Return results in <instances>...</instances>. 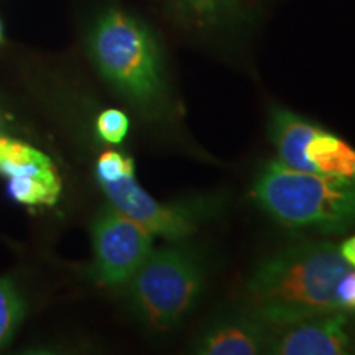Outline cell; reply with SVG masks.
Wrapping results in <instances>:
<instances>
[{
    "instance_id": "cell-8",
    "label": "cell",
    "mask_w": 355,
    "mask_h": 355,
    "mask_svg": "<svg viewBox=\"0 0 355 355\" xmlns=\"http://www.w3.org/2000/svg\"><path fill=\"white\" fill-rule=\"evenodd\" d=\"M352 349L344 314L329 313L272 329L266 352L277 355H343Z\"/></svg>"
},
{
    "instance_id": "cell-10",
    "label": "cell",
    "mask_w": 355,
    "mask_h": 355,
    "mask_svg": "<svg viewBox=\"0 0 355 355\" xmlns=\"http://www.w3.org/2000/svg\"><path fill=\"white\" fill-rule=\"evenodd\" d=\"M298 171L355 180V150L334 133L314 125L304 144Z\"/></svg>"
},
{
    "instance_id": "cell-7",
    "label": "cell",
    "mask_w": 355,
    "mask_h": 355,
    "mask_svg": "<svg viewBox=\"0 0 355 355\" xmlns=\"http://www.w3.org/2000/svg\"><path fill=\"white\" fill-rule=\"evenodd\" d=\"M0 176L6 178L8 196L26 207H51L63 193L55 162L42 150L6 135H0Z\"/></svg>"
},
{
    "instance_id": "cell-5",
    "label": "cell",
    "mask_w": 355,
    "mask_h": 355,
    "mask_svg": "<svg viewBox=\"0 0 355 355\" xmlns=\"http://www.w3.org/2000/svg\"><path fill=\"white\" fill-rule=\"evenodd\" d=\"M94 175L110 206L170 242L188 239L219 207L216 199L175 204L157 201L137 180L133 158L114 148L97 157Z\"/></svg>"
},
{
    "instance_id": "cell-2",
    "label": "cell",
    "mask_w": 355,
    "mask_h": 355,
    "mask_svg": "<svg viewBox=\"0 0 355 355\" xmlns=\"http://www.w3.org/2000/svg\"><path fill=\"white\" fill-rule=\"evenodd\" d=\"M87 50L101 76L145 119H173L162 46L145 21L110 7L89 30Z\"/></svg>"
},
{
    "instance_id": "cell-11",
    "label": "cell",
    "mask_w": 355,
    "mask_h": 355,
    "mask_svg": "<svg viewBox=\"0 0 355 355\" xmlns=\"http://www.w3.org/2000/svg\"><path fill=\"white\" fill-rule=\"evenodd\" d=\"M248 0H168L178 21L198 32H211L234 20Z\"/></svg>"
},
{
    "instance_id": "cell-17",
    "label": "cell",
    "mask_w": 355,
    "mask_h": 355,
    "mask_svg": "<svg viewBox=\"0 0 355 355\" xmlns=\"http://www.w3.org/2000/svg\"><path fill=\"white\" fill-rule=\"evenodd\" d=\"M0 135H2V123H0Z\"/></svg>"
},
{
    "instance_id": "cell-14",
    "label": "cell",
    "mask_w": 355,
    "mask_h": 355,
    "mask_svg": "<svg viewBox=\"0 0 355 355\" xmlns=\"http://www.w3.org/2000/svg\"><path fill=\"white\" fill-rule=\"evenodd\" d=\"M337 303L340 309H355V270L352 268L337 285Z\"/></svg>"
},
{
    "instance_id": "cell-3",
    "label": "cell",
    "mask_w": 355,
    "mask_h": 355,
    "mask_svg": "<svg viewBox=\"0 0 355 355\" xmlns=\"http://www.w3.org/2000/svg\"><path fill=\"white\" fill-rule=\"evenodd\" d=\"M252 198L290 229L332 234L355 227V180L291 170L270 162L257 173Z\"/></svg>"
},
{
    "instance_id": "cell-9",
    "label": "cell",
    "mask_w": 355,
    "mask_h": 355,
    "mask_svg": "<svg viewBox=\"0 0 355 355\" xmlns=\"http://www.w3.org/2000/svg\"><path fill=\"white\" fill-rule=\"evenodd\" d=\"M270 327L252 316L229 318L202 332L194 352L201 355H255L266 352Z\"/></svg>"
},
{
    "instance_id": "cell-12",
    "label": "cell",
    "mask_w": 355,
    "mask_h": 355,
    "mask_svg": "<svg viewBox=\"0 0 355 355\" xmlns=\"http://www.w3.org/2000/svg\"><path fill=\"white\" fill-rule=\"evenodd\" d=\"M25 318V301L12 279L0 277V350L7 347Z\"/></svg>"
},
{
    "instance_id": "cell-15",
    "label": "cell",
    "mask_w": 355,
    "mask_h": 355,
    "mask_svg": "<svg viewBox=\"0 0 355 355\" xmlns=\"http://www.w3.org/2000/svg\"><path fill=\"white\" fill-rule=\"evenodd\" d=\"M339 252L340 255H343V259L347 261L352 268H355V235L345 239V241L340 243Z\"/></svg>"
},
{
    "instance_id": "cell-4",
    "label": "cell",
    "mask_w": 355,
    "mask_h": 355,
    "mask_svg": "<svg viewBox=\"0 0 355 355\" xmlns=\"http://www.w3.org/2000/svg\"><path fill=\"white\" fill-rule=\"evenodd\" d=\"M201 255L183 241L153 248L127 282L132 308L155 331H171L194 308L204 286Z\"/></svg>"
},
{
    "instance_id": "cell-1",
    "label": "cell",
    "mask_w": 355,
    "mask_h": 355,
    "mask_svg": "<svg viewBox=\"0 0 355 355\" xmlns=\"http://www.w3.org/2000/svg\"><path fill=\"white\" fill-rule=\"evenodd\" d=\"M352 268L339 245L306 242L275 252L247 282L248 316L270 327L340 311L337 285Z\"/></svg>"
},
{
    "instance_id": "cell-6",
    "label": "cell",
    "mask_w": 355,
    "mask_h": 355,
    "mask_svg": "<svg viewBox=\"0 0 355 355\" xmlns=\"http://www.w3.org/2000/svg\"><path fill=\"white\" fill-rule=\"evenodd\" d=\"M91 234L89 275L101 286H125L153 250L155 235L110 204L96 214Z\"/></svg>"
},
{
    "instance_id": "cell-13",
    "label": "cell",
    "mask_w": 355,
    "mask_h": 355,
    "mask_svg": "<svg viewBox=\"0 0 355 355\" xmlns=\"http://www.w3.org/2000/svg\"><path fill=\"white\" fill-rule=\"evenodd\" d=\"M96 137L107 145H121L130 130V119L121 109H104L96 117Z\"/></svg>"
},
{
    "instance_id": "cell-16",
    "label": "cell",
    "mask_w": 355,
    "mask_h": 355,
    "mask_svg": "<svg viewBox=\"0 0 355 355\" xmlns=\"http://www.w3.org/2000/svg\"><path fill=\"white\" fill-rule=\"evenodd\" d=\"M3 40V26H2V21H0V43H2Z\"/></svg>"
}]
</instances>
